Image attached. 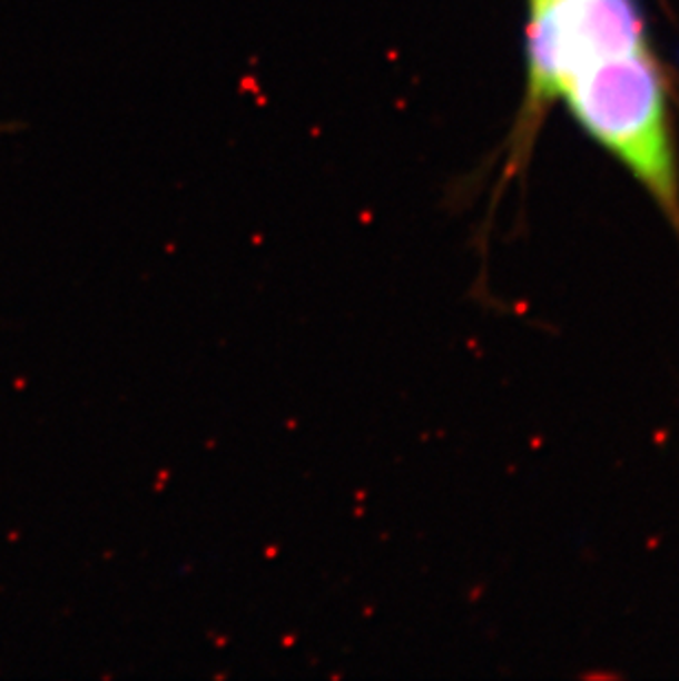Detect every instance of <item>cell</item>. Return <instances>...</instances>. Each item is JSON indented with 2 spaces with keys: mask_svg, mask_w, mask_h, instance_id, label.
<instances>
[{
  "mask_svg": "<svg viewBox=\"0 0 679 681\" xmlns=\"http://www.w3.org/2000/svg\"><path fill=\"white\" fill-rule=\"evenodd\" d=\"M647 51L636 0H532V102L561 98L567 82L609 58Z\"/></svg>",
  "mask_w": 679,
  "mask_h": 681,
  "instance_id": "2",
  "label": "cell"
},
{
  "mask_svg": "<svg viewBox=\"0 0 679 681\" xmlns=\"http://www.w3.org/2000/svg\"><path fill=\"white\" fill-rule=\"evenodd\" d=\"M569 111L647 188L679 238V175L660 71L647 51L602 60L563 89Z\"/></svg>",
  "mask_w": 679,
  "mask_h": 681,
  "instance_id": "1",
  "label": "cell"
}]
</instances>
